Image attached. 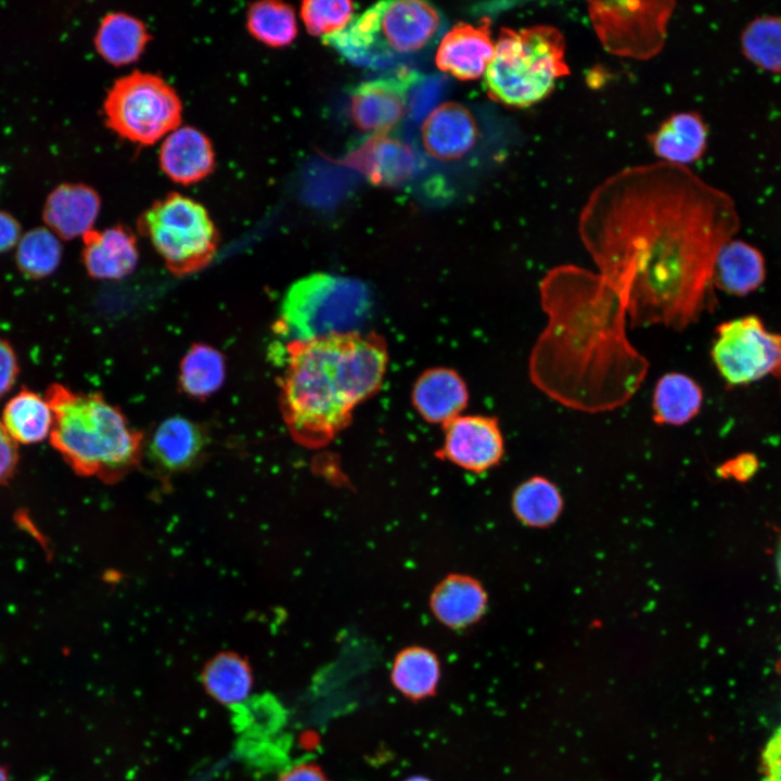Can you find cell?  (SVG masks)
Wrapping results in <instances>:
<instances>
[{"label": "cell", "mask_w": 781, "mask_h": 781, "mask_svg": "<svg viewBox=\"0 0 781 781\" xmlns=\"http://www.w3.org/2000/svg\"><path fill=\"white\" fill-rule=\"evenodd\" d=\"M246 27L258 41L269 47H284L296 37L294 9L281 1H258L246 12Z\"/></svg>", "instance_id": "cell-32"}, {"label": "cell", "mask_w": 781, "mask_h": 781, "mask_svg": "<svg viewBox=\"0 0 781 781\" xmlns=\"http://www.w3.org/2000/svg\"><path fill=\"white\" fill-rule=\"evenodd\" d=\"M369 309L370 296L360 282L330 273H311L287 289L276 330L290 341L359 332Z\"/></svg>", "instance_id": "cell-7"}, {"label": "cell", "mask_w": 781, "mask_h": 781, "mask_svg": "<svg viewBox=\"0 0 781 781\" xmlns=\"http://www.w3.org/2000/svg\"><path fill=\"white\" fill-rule=\"evenodd\" d=\"M765 278V259L755 246L733 238L721 247L713 271L714 287L744 296L756 291Z\"/></svg>", "instance_id": "cell-23"}, {"label": "cell", "mask_w": 781, "mask_h": 781, "mask_svg": "<svg viewBox=\"0 0 781 781\" xmlns=\"http://www.w3.org/2000/svg\"><path fill=\"white\" fill-rule=\"evenodd\" d=\"M418 74L400 69L355 86L349 93V115L363 131L382 135L395 127L405 116L409 90Z\"/></svg>", "instance_id": "cell-12"}, {"label": "cell", "mask_w": 781, "mask_h": 781, "mask_svg": "<svg viewBox=\"0 0 781 781\" xmlns=\"http://www.w3.org/2000/svg\"><path fill=\"white\" fill-rule=\"evenodd\" d=\"M744 468L754 470L755 460L753 458L748 459V456H744L743 458H741L739 460L735 459V460H732V461L726 463V465L722 468V471H726L729 474H732L733 476H735L738 478L741 476H748L750 473H752V472L745 470Z\"/></svg>", "instance_id": "cell-41"}, {"label": "cell", "mask_w": 781, "mask_h": 781, "mask_svg": "<svg viewBox=\"0 0 781 781\" xmlns=\"http://www.w3.org/2000/svg\"><path fill=\"white\" fill-rule=\"evenodd\" d=\"M675 1H589L592 28L611 54L650 60L665 46Z\"/></svg>", "instance_id": "cell-10"}, {"label": "cell", "mask_w": 781, "mask_h": 781, "mask_svg": "<svg viewBox=\"0 0 781 781\" xmlns=\"http://www.w3.org/2000/svg\"><path fill=\"white\" fill-rule=\"evenodd\" d=\"M366 169L373 180L395 182L408 176L412 169V157L399 142L382 139L373 143L368 153Z\"/></svg>", "instance_id": "cell-35"}, {"label": "cell", "mask_w": 781, "mask_h": 781, "mask_svg": "<svg viewBox=\"0 0 781 781\" xmlns=\"http://www.w3.org/2000/svg\"><path fill=\"white\" fill-rule=\"evenodd\" d=\"M388 361L373 333L333 334L286 344L280 408L295 441L309 448L330 443L353 411L381 386Z\"/></svg>", "instance_id": "cell-3"}, {"label": "cell", "mask_w": 781, "mask_h": 781, "mask_svg": "<svg viewBox=\"0 0 781 781\" xmlns=\"http://www.w3.org/2000/svg\"><path fill=\"white\" fill-rule=\"evenodd\" d=\"M355 4L350 1H304L300 16L307 30L315 36L327 37L344 29L354 16Z\"/></svg>", "instance_id": "cell-34"}, {"label": "cell", "mask_w": 781, "mask_h": 781, "mask_svg": "<svg viewBox=\"0 0 781 781\" xmlns=\"http://www.w3.org/2000/svg\"><path fill=\"white\" fill-rule=\"evenodd\" d=\"M776 567H777V573H778L779 579L781 581V541H780V545L778 547V551L776 554Z\"/></svg>", "instance_id": "cell-42"}, {"label": "cell", "mask_w": 781, "mask_h": 781, "mask_svg": "<svg viewBox=\"0 0 781 781\" xmlns=\"http://www.w3.org/2000/svg\"><path fill=\"white\" fill-rule=\"evenodd\" d=\"M565 38L554 26L502 28L485 72L489 95L511 107H528L547 98L569 74Z\"/></svg>", "instance_id": "cell-6"}, {"label": "cell", "mask_w": 781, "mask_h": 781, "mask_svg": "<svg viewBox=\"0 0 781 781\" xmlns=\"http://www.w3.org/2000/svg\"><path fill=\"white\" fill-rule=\"evenodd\" d=\"M0 781H9L8 774L2 767H0Z\"/></svg>", "instance_id": "cell-43"}, {"label": "cell", "mask_w": 781, "mask_h": 781, "mask_svg": "<svg viewBox=\"0 0 781 781\" xmlns=\"http://www.w3.org/2000/svg\"><path fill=\"white\" fill-rule=\"evenodd\" d=\"M547 324L528 361L532 383L560 405L588 413L626 405L650 363L629 342L626 303L600 272L565 264L539 283Z\"/></svg>", "instance_id": "cell-2"}, {"label": "cell", "mask_w": 781, "mask_h": 781, "mask_svg": "<svg viewBox=\"0 0 781 781\" xmlns=\"http://www.w3.org/2000/svg\"><path fill=\"white\" fill-rule=\"evenodd\" d=\"M563 499L549 479L535 476L523 482L513 492L512 509L516 517L532 527L552 524L562 512Z\"/></svg>", "instance_id": "cell-30"}, {"label": "cell", "mask_w": 781, "mask_h": 781, "mask_svg": "<svg viewBox=\"0 0 781 781\" xmlns=\"http://www.w3.org/2000/svg\"><path fill=\"white\" fill-rule=\"evenodd\" d=\"M732 197L687 166L620 169L581 208V242L623 296L631 328L680 331L714 305L713 271L738 232Z\"/></svg>", "instance_id": "cell-1"}, {"label": "cell", "mask_w": 781, "mask_h": 781, "mask_svg": "<svg viewBox=\"0 0 781 781\" xmlns=\"http://www.w3.org/2000/svg\"><path fill=\"white\" fill-rule=\"evenodd\" d=\"M82 263L94 279L116 280L130 274L139 259L135 235L123 226L82 235Z\"/></svg>", "instance_id": "cell-17"}, {"label": "cell", "mask_w": 781, "mask_h": 781, "mask_svg": "<svg viewBox=\"0 0 781 781\" xmlns=\"http://www.w3.org/2000/svg\"><path fill=\"white\" fill-rule=\"evenodd\" d=\"M1 421L17 444L31 445L50 437L53 412L44 397L23 386L5 402Z\"/></svg>", "instance_id": "cell-25"}, {"label": "cell", "mask_w": 781, "mask_h": 781, "mask_svg": "<svg viewBox=\"0 0 781 781\" xmlns=\"http://www.w3.org/2000/svg\"><path fill=\"white\" fill-rule=\"evenodd\" d=\"M406 781H430V780H427L425 778H421V777H414V778H410Z\"/></svg>", "instance_id": "cell-44"}, {"label": "cell", "mask_w": 781, "mask_h": 781, "mask_svg": "<svg viewBox=\"0 0 781 781\" xmlns=\"http://www.w3.org/2000/svg\"><path fill=\"white\" fill-rule=\"evenodd\" d=\"M21 236L20 222L11 214L0 210V255L16 245Z\"/></svg>", "instance_id": "cell-39"}, {"label": "cell", "mask_w": 781, "mask_h": 781, "mask_svg": "<svg viewBox=\"0 0 781 781\" xmlns=\"http://www.w3.org/2000/svg\"><path fill=\"white\" fill-rule=\"evenodd\" d=\"M18 459V444L0 420V485L5 484L14 475Z\"/></svg>", "instance_id": "cell-37"}, {"label": "cell", "mask_w": 781, "mask_h": 781, "mask_svg": "<svg viewBox=\"0 0 781 781\" xmlns=\"http://www.w3.org/2000/svg\"><path fill=\"white\" fill-rule=\"evenodd\" d=\"M741 48L755 66L771 73H781V17L760 16L744 28Z\"/></svg>", "instance_id": "cell-33"}, {"label": "cell", "mask_w": 781, "mask_h": 781, "mask_svg": "<svg viewBox=\"0 0 781 781\" xmlns=\"http://www.w3.org/2000/svg\"><path fill=\"white\" fill-rule=\"evenodd\" d=\"M495 53L490 22L485 18L478 26L456 24L443 37L435 62L437 67L461 80L479 78Z\"/></svg>", "instance_id": "cell-15"}, {"label": "cell", "mask_w": 781, "mask_h": 781, "mask_svg": "<svg viewBox=\"0 0 781 781\" xmlns=\"http://www.w3.org/2000/svg\"><path fill=\"white\" fill-rule=\"evenodd\" d=\"M138 229L176 276L205 268L219 245L218 230L206 208L179 193L155 201L139 217Z\"/></svg>", "instance_id": "cell-8"}, {"label": "cell", "mask_w": 781, "mask_h": 781, "mask_svg": "<svg viewBox=\"0 0 781 781\" xmlns=\"http://www.w3.org/2000/svg\"><path fill=\"white\" fill-rule=\"evenodd\" d=\"M761 781H781V726L767 742L761 755Z\"/></svg>", "instance_id": "cell-38"}, {"label": "cell", "mask_w": 781, "mask_h": 781, "mask_svg": "<svg viewBox=\"0 0 781 781\" xmlns=\"http://www.w3.org/2000/svg\"><path fill=\"white\" fill-rule=\"evenodd\" d=\"M278 781H327V779L318 766L299 764L287 769Z\"/></svg>", "instance_id": "cell-40"}, {"label": "cell", "mask_w": 781, "mask_h": 781, "mask_svg": "<svg viewBox=\"0 0 781 781\" xmlns=\"http://www.w3.org/2000/svg\"><path fill=\"white\" fill-rule=\"evenodd\" d=\"M648 140L662 162L687 166L703 156L707 127L697 113H676L665 119Z\"/></svg>", "instance_id": "cell-21"}, {"label": "cell", "mask_w": 781, "mask_h": 781, "mask_svg": "<svg viewBox=\"0 0 781 781\" xmlns=\"http://www.w3.org/2000/svg\"><path fill=\"white\" fill-rule=\"evenodd\" d=\"M201 678L206 692L227 706L243 703L253 687L248 663L233 652H221L214 656L205 665Z\"/></svg>", "instance_id": "cell-27"}, {"label": "cell", "mask_w": 781, "mask_h": 781, "mask_svg": "<svg viewBox=\"0 0 781 781\" xmlns=\"http://www.w3.org/2000/svg\"><path fill=\"white\" fill-rule=\"evenodd\" d=\"M703 390L690 376L669 372L656 382L653 394V421L660 425H683L701 410Z\"/></svg>", "instance_id": "cell-26"}, {"label": "cell", "mask_w": 781, "mask_h": 781, "mask_svg": "<svg viewBox=\"0 0 781 781\" xmlns=\"http://www.w3.org/2000/svg\"><path fill=\"white\" fill-rule=\"evenodd\" d=\"M504 443L497 418L459 415L445 424L438 453L441 459L473 473H483L502 459Z\"/></svg>", "instance_id": "cell-13"}, {"label": "cell", "mask_w": 781, "mask_h": 781, "mask_svg": "<svg viewBox=\"0 0 781 781\" xmlns=\"http://www.w3.org/2000/svg\"><path fill=\"white\" fill-rule=\"evenodd\" d=\"M98 193L82 183H63L47 197L43 220L60 239L72 240L91 231L100 212Z\"/></svg>", "instance_id": "cell-18"}, {"label": "cell", "mask_w": 781, "mask_h": 781, "mask_svg": "<svg viewBox=\"0 0 781 781\" xmlns=\"http://www.w3.org/2000/svg\"><path fill=\"white\" fill-rule=\"evenodd\" d=\"M44 398L53 412L50 443L78 474L113 478L138 462L142 435L101 394L52 383Z\"/></svg>", "instance_id": "cell-4"}, {"label": "cell", "mask_w": 781, "mask_h": 781, "mask_svg": "<svg viewBox=\"0 0 781 781\" xmlns=\"http://www.w3.org/2000/svg\"><path fill=\"white\" fill-rule=\"evenodd\" d=\"M62 252L60 238L48 228L37 227L21 236L15 263L24 277L41 280L57 269Z\"/></svg>", "instance_id": "cell-31"}, {"label": "cell", "mask_w": 781, "mask_h": 781, "mask_svg": "<svg viewBox=\"0 0 781 781\" xmlns=\"http://www.w3.org/2000/svg\"><path fill=\"white\" fill-rule=\"evenodd\" d=\"M159 166L174 182L188 185L205 179L215 168V152L208 137L191 127L168 133L159 149Z\"/></svg>", "instance_id": "cell-16"}, {"label": "cell", "mask_w": 781, "mask_h": 781, "mask_svg": "<svg viewBox=\"0 0 781 781\" xmlns=\"http://www.w3.org/2000/svg\"><path fill=\"white\" fill-rule=\"evenodd\" d=\"M430 607L443 625L463 629L483 617L487 593L477 579L464 574H450L435 586Z\"/></svg>", "instance_id": "cell-20"}, {"label": "cell", "mask_w": 781, "mask_h": 781, "mask_svg": "<svg viewBox=\"0 0 781 781\" xmlns=\"http://www.w3.org/2000/svg\"><path fill=\"white\" fill-rule=\"evenodd\" d=\"M103 112L107 127L119 137L150 145L180 127L182 102L158 75L132 72L115 80Z\"/></svg>", "instance_id": "cell-9"}, {"label": "cell", "mask_w": 781, "mask_h": 781, "mask_svg": "<svg viewBox=\"0 0 781 781\" xmlns=\"http://www.w3.org/2000/svg\"><path fill=\"white\" fill-rule=\"evenodd\" d=\"M710 356L730 386L746 385L768 375L781 376V334L769 331L754 315L716 328Z\"/></svg>", "instance_id": "cell-11"}, {"label": "cell", "mask_w": 781, "mask_h": 781, "mask_svg": "<svg viewBox=\"0 0 781 781\" xmlns=\"http://www.w3.org/2000/svg\"><path fill=\"white\" fill-rule=\"evenodd\" d=\"M150 39L151 35L141 20L124 12H112L102 18L94 46L106 62L121 66L136 62Z\"/></svg>", "instance_id": "cell-24"}, {"label": "cell", "mask_w": 781, "mask_h": 781, "mask_svg": "<svg viewBox=\"0 0 781 781\" xmlns=\"http://www.w3.org/2000/svg\"><path fill=\"white\" fill-rule=\"evenodd\" d=\"M20 374L18 358L12 344L0 337V400L14 387Z\"/></svg>", "instance_id": "cell-36"}, {"label": "cell", "mask_w": 781, "mask_h": 781, "mask_svg": "<svg viewBox=\"0 0 781 781\" xmlns=\"http://www.w3.org/2000/svg\"><path fill=\"white\" fill-rule=\"evenodd\" d=\"M439 676L440 666L437 656L422 646L401 650L392 665L393 684L401 694L412 700L432 695Z\"/></svg>", "instance_id": "cell-28"}, {"label": "cell", "mask_w": 781, "mask_h": 781, "mask_svg": "<svg viewBox=\"0 0 781 781\" xmlns=\"http://www.w3.org/2000/svg\"><path fill=\"white\" fill-rule=\"evenodd\" d=\"M469 400L462 377L447 368L430 369L422 373L412 389V402L427 422L447 424L461 415Z\"/></svg>", "instance_id": "cell-19"}, {"label": "cell", "mask_w": 781, "mask_h": 781, "mask_svg": "<svg viewBox=\"0 0 781 781\" xmlns=\"http://www.w3.org/2000/svg\"><path fill=\"white\" fill-rule=\"evenodd\" d=\"M478 121L465 105L447 102L436 106L421 125L422 145L431 157L450 163L468 156L479 140Z\"/></svg>", "instance_id": "cell-14"}, {"label": "cell", "mask_w": 781, "mask_h": 781, "mask_svg": "<svg viewBox=\"0 0 781 781\" xmlns=\"http://www.w3.org/2000/svg\"><path fill=\"white\" fill-rule=\"evenodd\" d=\"M205 445L206 435L199 424L183 417H170L155 430L149 453L159 468L175 472L191 466Z\"/></svg>", "instance_id": "cell-22"}, {"label": "cell", "mask_w": 781, "mask_h": 781, "mask_svg": "<svg viewBox=\"0 0 781 781\" xmlns=\"http://www.w3.org/2000/svg\"><path fill=\"white\" fill-rule=\"evenodd\" d=\"M441 27L440 12L428 2L382 1L322 41L356 65L384 68L427 50Z\"/></svg>", "instance_id": "cell-5"}, {"label": "cell", "mask_w": 781, "mask_h": 781, "mask_svg": "<svg viewBox=\"0 0 781 781\" xmlns=\"http://www.w3.org/2000/svg\"><path fill=\"white\" fill-rule=\"evenodd\" d=\"M225 376L223 355L207 344H193L181 360L179 384L193 398L213 395L221 387Z\"/></svg>", "instance_id": "cell-29"}]
</instances>
